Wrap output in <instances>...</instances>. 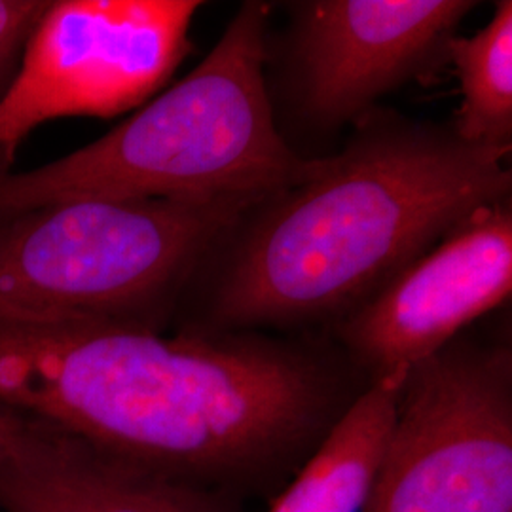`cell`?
<instances>
[{"instance_id": "52a82bcc", "label": "cell", "mask_w": 512, "mask_h": 512, "mask_svg": "<svg viewBox=\"0 0 512 512\" xmlns=\"http://www.w3.org/2000/svg\"><path fill=\"white\" fill-rule=\"evenodd\" d=\"M512 291L511 198L478 207L365 304L340 338L374 380L433 357Z\"/></svg>"}, {"instance_id": "277c9868", "label": "cell", "mask_w": 512, "mask_h": 512, "mask_svg": "<svg viewBox=\"0 0 512 512\" xmlns=\"http://www.w3.org/2000/svg\"><path fill=\"white\" fill-rule=\"evenodd\" d=\"M255 205L73 200L0 219V323L160 330L213 245Z\"/></svg>"}, {"instance_id": "30bf717a", "label": "cell", "mask_w": 512, "mask_h": 512, "mask_svg": "<svg viewBox=\"0 0 512 512\" xmlns=\"http://www.w3.org/2000/svg\"><path fill=\"white\" fill-rule=\"evenodd\" d=\"M406 374L374 380L355 397L266 512H363Z\"/></svg>"}, {"instance_id": "9c48e42d", "label": "cell", "mask_w": 512, "mask_h": 512, "mask_svg": "<svg viewBox=\"0 0 512 512\" xmlns=\"http://www.w3.org/2000/svg\"><path fill=\"white\" fill-rule=\"evenodd\" d=\"M8 512H239L230 494L112 456L44 425L0 459Z\"/></svg>"}, {"instance_id": "ba28073f", "label": "cell", "mask_w": 512, "mask_h": 512, "mask_svg": "<svg viewBox=\"0 0 512 512\" xmlns=\"http://www.w3.org/2000/svg\"><path fill=\"white\" fill-rule=\"evenodd\" d=\"M471 0H315L294 4L293 73L300 109L334 128L366 118L385 93L446 54Z\"/></svg>"}, {"instance_id": "3957f363", "label": "cell", "mask_w": 512, "mask_h": 512, "mask_svg": "<svg viewBox=\"0 0 512 512\" xmlns=\"http://www.w3.org/2000/svg\"><path fill=\"white\" fill-rule=\"evenodd\" d=\"M266 2H245L183 80L101 139L29 171L0 169V219L73 200L262 205L311 177L277 131Z\"/></svg>"}, {"instance_id": "8992f818", "label": "cell", "mask_w": 512, "mask_h": 512, "mask_svg": "<svg viewBox=\"0 0 512 512\" xmlns=\"http://www.w3.org/2000/svg\"><path fill=\"white\" fill-rule=\"evenodd\" d=\"M198 0H50L0 97V169L42 124L147 103L190 52Z\"/></svg>"}, {"instance_id": "7a4b0ae2", "label": "cell", "mask_w": 512, "mask_h": 512, "mask_svg": "<svg viewBox=\"0 0 512 512\" xmlns=\"http://www.w3.org/2000/svg\"><path fill=\"white\" fill-rule=\"evenodd\" d=\"M509 154L452 129L365 118L342 152L258 205L220 274L211 319L249 329L357 310L459 220L511 198Z\"/></svg>"}, {"instance_id": "6da1fadb", "label": "cell", "mask_w": 512, "mask_h": 512, "mask_svg": "<svg viewBox=\"0 0 512 512\" xmlns=\"http://www.w3.org/2000/svg\"><path fill=\"white\" fill-rule=\"evenodd\" d=\"M342 401L329 366L256 336L0 323V404L226 494L304 463Z\"/></svg>"}, {"instance_id": "5b68a950", "label": "cell", "mask_w": 512, "mask_h": 512, "mask_svg": "<svg viewBox=\"0 0 512 512\" xmlns=\"http://www.w3.org/2000/svg\"><path fill=\"white\" fill-rule=\"evenodd\" d=\"M363 512H512V357L454 340L412 366Z\"/></svg>"}, {"instance_id": "4fadbf2b", "label": "cell", "mask_w": 512, "mask_h": 512, "mask_svg": "<svg viewBox=\"0 0 512 512\" xmlns=\"http://www.w3.org/2000/svg\"><path fill=\"white\" fill-rule=\"evenodd\" d=\"M42 427V421L0 404V459L16 452L21 444L37 435Z\"/></svg>"}, {"instance_id": "7c38bea8", "label": "cell", "mask_w": 512, "mask_h": 512, "mask_svg": "<svg viewBox=\"0 0 512 512\" xmlns=\"http://www.w3.org/2000/svg\"><path fill=\"white\" fill-rule=\"evenodd\" d=\"M50 0H0V97L18 71L23 48Z\"/></svg>"}, {"instance_id": "8fae6325", "label": "cell", "mask_w": 512, "mask_h": 512, "mask_svg": "<svg viewBox=\"0 0 512 512\" xmlns=\"http://www.w3.org/2000/svg\"><path fill=\"white\" fill-rule=\"evenodd\" d=\"M446 55L463 95L452 131L473 145L511 148V0L497 2L494 16L475 35L450 38Z\"/></svg>"}]
</instances>
